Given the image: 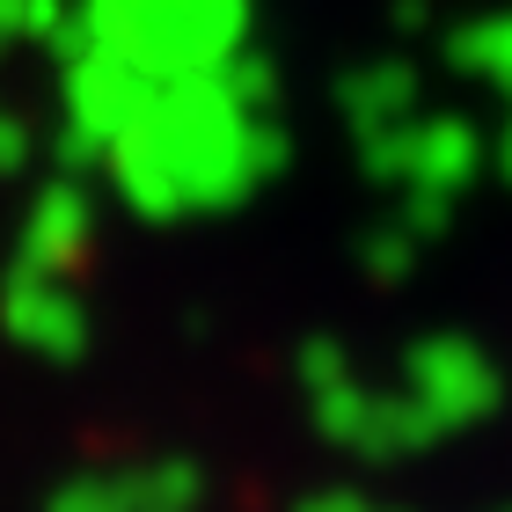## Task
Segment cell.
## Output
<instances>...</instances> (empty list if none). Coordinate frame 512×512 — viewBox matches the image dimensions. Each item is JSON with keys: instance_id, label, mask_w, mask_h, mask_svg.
<instances>
[]
</instances>
